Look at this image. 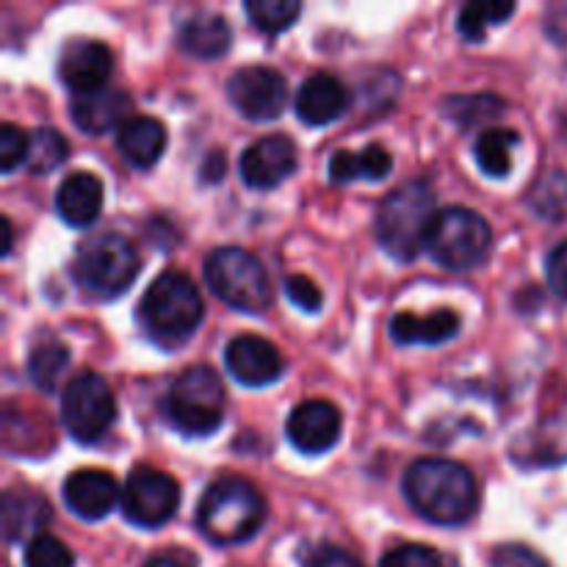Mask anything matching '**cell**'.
<instances>
[{"label": "cell", "instance_id": "cell-21", "mask_svg": "<svg viewBox=\"0 0 567 567\" xmlns=\"http://www.w3.org/2000/svg\"><path fill=\"white\" fill-rule=\"evenodd\" d=\"M230 42L233 31L227 25V20L221 14H210V11L192 14L188 20H183L181 31H177V44L192 59H221L230 50Z\"/></svg>", "mask_w": 567, "mask_h": 567}, {"label": "cell", "instance_id": "cell-39", "mask_svg": "<svg viewBox=\"0 0 567 567\" xmlns=\"http://www.w3.org/2000/svg\"><path fill=\"white\" fill-rule=\"evenodd\" d=\"M142 567H188V565H183L181 559H177V557H169V554H166V557H155V559H150V563H144Z\"/></svg>", "mask_w": 567, "mask_h": 567}, {"label": "cell", "instance_id": "cell-16", "mask_svg": "<svg viewBox=\"0 0 567 567\" xmlns=\"http://www.w3.org/2000/svg\"><path fill=\"white\" fill-rule=\"evenodd\" d=\"M66 509L81 520H103L122 498L120 485L109 471L81 468L72 471L61 487Z\"/></svg>", "mask_w": 567, "mask_h": 567}, {"label": "cell", "instance_id": "cell-33", "mask_svg": "<svg viewBox=\"0 0 567 567\" xmlns=\"http://www.w3.org/2000/svg\"><path fill=\"white\" fill-rule=\"evenodd\" d=\"M380 567H443V559L437 557L435 548L419 546V543H404V546L391 548L382 557Z\"/></svg>", "mask_w": 567, "mask_h": 567}, {"label": "cell", "instance_id": "cell-3", "mask_svg": "<svg viewBox=\"0 0 567 567\" xmlns=\"http://www.w3.org/2000/svg\"><path fill=\"white\" fill-rule=\"evenodd\" d=\"M435 216V192L424 177H413L393 188L377 208V241L393 260L408 264L426 247Z\"/></svg>", "mask_w": 567, "mask_h": 567}, {"label": "cell", "instance_id": "cell-32", "mask_svg": "<svg viewBox=\"0 0 567 567\" xmlns=\"http://www.w3.org/2000/svg\"><path fill=\"white\" fill-rule=\"evenodd\" d=\"M28 147H31V136H25L20 127L6 122V125L0 127V172H3V175H11L17 166L25 164Z\"/></svg>", "mask_w": 567, "mask_h": 567}, {"label": "cell", "instance_id": "cell-27", "mask_svg": "<svg viewBox=\"0 0 567 567\" xmlns=\"http://www.w3.org/2000/svg\"><path fill=\"white\" fill-rule=\"evenodd\" d=\"M66 155H70L66 138L55 127H39V131L31 133V147H28L25 166L33 175H50V172L64 164Z\"/></svg>", "mask_w": 567, "mask_h": 567}, {"label": "cell", "instance_id": "cell-9", "mask_svg": "<svg viewBox=\"0 0 567 567\" xmlns=\"http://www.w3.org/2000/svg\"><path fill=\"white\" fill-rule=\"evenodd\" d=\"M116 421V399L94 371L72 377L61 396V424L78 443H97Z\"/></svg>", "mask_w": 567, "mask_h": 567}, {"label": "cell", "instance_id": "cell-34", "mask_svg": "<svg viewBox=\"0 0 567 567\" xmlns=\"http://www.w3.org/2000/svg\"><path fill=\"white\" fill-rule=\"evenodd\" d=\"M286 293L288 299H291L293 305H297L299 310H305V313H319L321 305H324V297H321L319 286H316L310 277H302V275H291L286 280Z\"/></svg>", "mask_w": 567, "mask_h": 567}, {"label": "cell", "instance_id": "cell-4", "mask_svg": "<svg viewBox=\"0 0 567 567\" xmlns=\"http://www.w3.org/2000/svg\"><path fill=\"white\" fill-rule=\"evenodd\" d=\"M266 504L252 482L241 476H219L205 487L197 504V526L214 546H236L264 526Z\"/></svg>", "mask_w": 567, "mask_h": 567}, {"label": "cell", "instance_id": "cell-26", "mask_svg": "<svg viewBox=\"0 0 567 567\" xmlns=\"http://www.w3.org/2000/svg\"><path fill=\"white\" fill-rule=\"evenodd\" d=\"M66 365H70V349L55 341L53 336L39 338L28 354V374H31L33 385L42 388V391H53L59 385Z\"/></svg>", "mask_w": 567, "mask_h": 567}, {"label": "cell", "instance_id": "cell-36", "mask_svg": "<svg viewBox=\"0 0 567 567\" xmlns=\"http://www.w3.org/2000/svg\"><path fill=\"white\" fill-rule=\"evenodd\" d=\"M493 567H548L546 559L537 557L532 548L526 546H502L496 548L491 559Z\"/></svg>", "mask_w": 567, "mask_h": 567}, {"label": "cell", "instance_id": "cell-28", "mask_svg": "<svg viewBox=\"0 0 567 567\" xmlns=\"http://www.w3.org/2000/svg\"><path fill=\"white\" fill-rule=\"evenodd\" d=\"M515 14V3H468L460 9L457 31L468 42H482L487 37V28L502 25Z\"/></svg>", "mask_w": 567, "mask_h": 567}, {"label": "cell", "instance_id": "cell-1", "mask_svg": "<svg viewBox=\"0 0 567 567\" xmlns=\"http://www.w3.org/2000/svg\"><path fill=\"white\" fill-rule=\"evenodd\" d=\"M404 496L435 526H463L480 507V485L465 465L443 457L415 460L404 474Z\"/></svg>", "mask_w": 567, "mask_h": 567}, {"label": "cell", "instance_id": "cell-23", "mask_svg": "<svg viewBox=\"0 0 567 567\" xmlns=\"http://www.w3.org/2000/svg\"><path fill=\"white\" fill-rule=\"evenodd\" d=\"M50 520V504L39 493L6 491L3 496V532L6 540L17 543L22 537H37Z\"/></svg>", "mask_w": 567, "mask_h": 567}, {"label": "cell", "instance_id": "cell-19", "mask_svg": "<svg viewBox=\"0 0 567 567\" xmlns=\"http://www.w3.org/2000/svg\"><path fill=\"white\" fill-rule=\"evenodd\" d=\"M103 181L92 172H72L55 192V210L70 227H89L103 214Z\"/></svg>", "mask_w": 567, "mask_h": 567}, {"label": "cell", "instance_id": "cell-18", "mask_svg": "<svg viewBox=\"0 0 567 567\" xmlns=\"http://www.w3.org/2000/svg\"><path fill=\"white\" fill-rule=\"evenodd\" d=\"M293 105H297V116L305 125L324 127L330 122L341 120L349 105V92L336 75H330V72H316V75H310L299 86Z\"/></svg>", "mask_w": 567, "mask_h": 567}, {"label": "cell", "instance_id": "cell-40", "mask_svg": "<svg viewBox=\"0 0 567 567\" xmlns=\"http://www.w3.org/2000/svg\"><path fill=\"white\" fill-rule=\"evenodd\" d=\"M0 225H3V255H9V249H11V221L6 219H0Z\"/></svg>", "mask_w": 567, "mask_h": 567}, {"label": "cell", "instance_id": "cell-5", "mask_svg": "<svg viewBox=\"0 0 567 567\" xmlns=\"http://www.w3.org/2000/svg\"><path fill=\"white\" fill-rule=\"evenodd\" d=\"M225 385L210 365H188L166 393V419L186 437L214 435L225 419Z\"/></svg>", "mask_w": 567, "mask_h": 567}, {"label": "cell", "instance_id": "cell-29", "mask_svg": "<svg viewBox=\"0 0 567 567\" xmlns=\"http://www.w3.org/2000/svg\"><path fill=\"white\" fill-rule=\"evenodd\" d=\"M249 22L264 33H282L297 22L302 6L297 0H247L244 3Z\"/></svg>", "mask_w": 567, "mask_h": 567}, {"label": "cell", "instance_id": "cell-35", "mask_svg": "<svg viewBox=\"0 0 567 567\" xmlns=\"http://www.w3.org/2000/svg\"><path fill=\"white\" fill-rule=\"evenodd\" d=\"M546 277L551 291L567 302V241L557 244L546 258Z\"/></svg>", "mask_w": 567, "mask_h": 567}, {"label": "cell", "instance_id": "cell-7", "mask_svg": "<svg viewBox=\"0 0 567 567\" xmlns=\"http://www.w3.org/2000/svg\"><path fill=\"white\" fill-rule=\"evenodd\" d=\"M205 282L219 297L241 313H266L275 302L269 275L252 252L241 247H219L205 258Z\"/></svg>", "mask_w": 567, "mask_h": 567}, {"label": "cell", "instance_id": "cell-13", "mask_svg": "<svg viewBox=\"0 0 567 567\" xmlns=\"http://www.w3.org/2000/svg\"><path fill=\"white\" fill-rule=\"evenodd\" d=\"M238 172H241L244 186L255 188V192L280 186L297 172V144L288 136L258 138L244 150Z\"/></svg>", "mask_w": 567, "mask_h": 567}, {"label": "cell", "instance_id": "cell-37", "mask_svg": "<svg viewBox=\"0 0 567 567\" xmlns=\"http://www.w3.org/2000/svg\"><path fill=\"white\" fill-rule=\"evenodd\" d=\"M305 567H363V563L338 546H319L313 548Z\"/></svg>", "mask_w": 567, "mask_h": 567}, {"label": "cell", "instance_id": "cell-25", "mask_svg": "<svg viewBox=\"0 0 567 567\" xmlns=\"http://www.w3.org/2000/svg\"><path fill=\"white\" fill-rule=\"evenodd\" d=\"M515 147H518V133L509 131V127H487L476 136L474 158L487 177L498 181L513 169Z\"/></svg>", "mask_w": 567, "mask_h": 567}, {"label": "cell", "instance_id": "cell-15", "mask_svg": "<svg viewBox=\"0 0 567 567\" xmlns=\"http://www.w3.org/2000/svg\"><path fill=\"white\" fill-rule=\"evenodd\" d=\"M114 66V55L97 39H72L59 55V78L72 94L105 89Z\"/></svg>", "mask_w": 567, "mask_h": 567}, {"label": "cell", "instance_id": "cell-6", "mask_svg": "<svg viewBox=\"0 0 567 567\" xmlns=\"http://www.w3.org/2000/svg\"><path fill=\"white\" fill-rule=\"evenodd\" d=\"M142 269L136 247L120 233H100L83 241L72 258V277L97 299L120 297L131 288Z\"/></svg>", "mask_w": 567, "mask_h": 567}, {"label": "cell", "instance_id": "cell-22", "mask_svg": "<svg viewBox=\"0 0 567 567\" xmlns=\"http://www.w3.org/2000/svg\"><path fill=\"white\" fill-rule=\"evenodd\" d=\"M460 316L454 310H435L430 316L399 313L391 319V336L399 347H437L460 332Z\"/></svg>", "mask_w": 567, "mask_h": 567}, {"label": "cell", "instance_id": "cell-11", "mask_svg": "<svg viewBox=\"0 0 567 567\" xmlns=\"http://www.w3.org/2000/svg\"><path fill=\"white\" fill-rule=\"evenodd\" d=\"M227 100L241 116L252 122H269L286 111L288 83L271 66H244L227 78Z\"/></svg>", "mask_w": 567, "mask_h": 567}, {"label": "cell", "instance_id": "cell-10", "mask_svg": "<svg viewBox=\"0 0 567 567\" xmlns=\"http://www.w3.org/2000/svg\"><path fill=\"white\" fill-rule=\"evenodd\" d=\"M122 513L138 529H158L169 524L181 504V485L166 471L138 465L122 487Z\"/></svg>", "mask_w": 567, "mask_h": 567}, {"label": "cell", "instance_id": "cell-17", "mask_svg": "<svg viewBox=\"0 0 567 567\" xmlns=\"http://www.w3.org/2000/svg\"><path fill=\"white\" fill-rule=\"evenodd\" d=\"M131 97L122 89L105 86L89 94H72L70 116L89 136H103L109 131H120L131 120Z\"/></svg>", "mask_w": 567, "mask_h": 567}, {"label": "cell", "instance_id": "cell-30", "mask_svg": "<svg viewBox=\"0 0 567 567\" xmlns=\"http://www.w3.org/2000/svg\"><path fill=\"white\" fill-rule=\"evenodd\" d=\"M443 109L460 127H474L502 114L504 103L493 94H474V97H449Z\"/></svg>", "mask_w": 567, "mask_h": 567}, {"label": "cell", "instance_id": "cell-38", "mask_svg": "<svg viewBox=\"0 0 567 567\" xmlns=\"http://www.w3.org/2000/svg\"><path fill=\"white\" fill-rule=\"evenodd\" d=\"M225 175V153H210L208 164H205L203 177L205 181H219Z\"/></svg>", "mask_w": 567, "mask_h": 567}, {"label": "cell", "instance_id": "cell-12", "mask_svg": "<svg viewBox=\"0 0 567 567\" xmlns=\"http://www.w3.org/2000/svg\"><path fill=\"white\" fill-rule=\"evenodd\" d=\"M343 430L341 410L327 399H308L297 404L286 421V437L297 452L324 454L338 443Z\"/></svg>", "mask_w": 567, "mask_h": 567}, {"label": "cell", "instance_id": "cell-20", "mask_svg": "<svg viewBox=\"0 0 567 567\" xmlns=\"http://www.w3.org/2000/svg\"><path fill=\"white\" fill-rule=\"evenodd\" d=\"M116 150L131 164L133 169H150L158 164L166 150V127L164 122L153 116L133 114L125 125L116 131Z\"/></svg>", "mask_w": 567, "mask_h": 567}, {"label": "cell", "instance_id": "cell-2", "mask_svg": "<svg viewBox=\"0 0 567 567\" xmlns=\"http://www.w3.org/2000/svg\"><path fill=\"white\" fill-rule=\"evenodd\" d=\"M205 308L197 282L183 271H164L138 302V324L158 347L175 349L194 336Z\"/></svg>", "mask_w": 567, "mask_h": 567}, {"label": "cell", "instance_id": "cell-8", "mask_svg": "<svg viewBox=\"0 0 567 567\" xmlns=\"http://www.w3.org/2000/svg\"><path fill=\"white\" fill-rule=\"evenodd\" d=\"M493 230L482 214L471 208H443L426 236V252L449 271L476 269L491 255Z\"/></svg>", "mask_w": 567, "mask_h": 567}, {"label": "cell", "instance_id": "cell-24", "mask_svg": "<svg viewBox=\"0 0 567 567\" xmlns=\"http://www.w3.org/2000/svg\"><path fill=\"white\" fill-rule=\"evenodd\" d=\"M393 158L382 144H365L363 150H338L327 164V175L332 183H352V181H382L391 175Z\"/></svg>", "mask_w": 567, "mask_h": 567}, {"label": "cell", "instance_id": "cell-14", "mask_svg": "<svg viewBox=\"0 0 567 567\" xmlns=\"http://www.w3.org/2000/svg\"><path fill=\"white\" fill-rule=\"evenodd\" d=\"M227 374L247 388H266L282 377V354L260 336H236L225 349Z\"/></svg>", "mask_w": 567, "mask_h": 567}, {"label": "cell", "instance_id": "cell-31", "mask_svg": "<svg viewBox=\"0 0 567 567\" xmlns=\"http://www.w3.org/2000/svg\"><path fill=\"white\" fill-rule=\"evenodd\" d=\"M22 565L25 567H75V554L70 546L53 537L50 532L31 537L22 551Z\"/></svg>", "mask_w": 567, "mask_h": 567}]
</instances>
